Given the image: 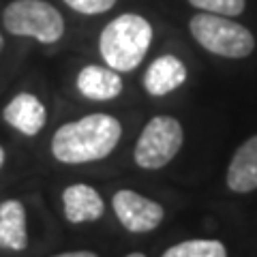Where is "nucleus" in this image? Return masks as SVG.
<instances>
[{"label":"nucleus","mask_w":257,"mask_h":257,"mask_svg":"<svg viewBox=\"0 0 257 257\" xmlns=\"http://www.w3.org/2000/svg\"><path fill=\"white\" fill-rule=\"evenodd\" d=\"M152 43V26L138 13L114 18L99 35V52L109 69L128 73L142 64Z\"/></svg>","instance_id":"f03ea898"},{"label":"nucleus","mask_w":257,"mask_h":257,"mask_svg":"<svg viewBox=\"0 0 257 257\" xmlns=\"http://www.w3.org/2000/svg\"><path fill=\"white\" fill-rule=\"evenodd\" d=\"M187 82V67L178 56L163 54L144 73V88L150 96H165Z\"/></svg>","instance_id":"1a4fd4ad"},{"label":"nucleus","mask_w":257,"mask_h":257,"mask_svg":"<svg viewBox=\"0 0 257 257\" xmlns=\"http://www.w3.org/2000/svg\"><path fill=\"white\" fill-rule=\"evenodd\" d=\"M64 5H69L71 9L82 15H99L107 13L116 5V0H64Z\"/></svg>","instance_id":"2eb2a0df"},{"label":"nucleus","mask_w":257,"mask_h":257,"mask_svg":"<svg viewBox=\"0 0 257 257\" xmlns=\"http://www.w3.org/2000/svg\"><path fill=\"white\" fill-rule=\"evenodd\" d=\"M126 257H146V255H144V253H128Z\"/></svg>","instance_id":"a211bd4d"},{"label":"nucleus","mask_w":257,"mask_h":257,"mask_svg":"<svg viewBox=\"0 0 257 257\" xmlns=\"http://www.w3.org/2000/svg\"><path fill=\"white\" fill-rule=\"evenodd\" d=\"M62 208H64V219L73 225L99 221L103 212H105L101 193L84 182L71 184V187L62 191Z\"/></svg>","instance_id":"6e6552de"},{"label":"nucleus","mask_w":257,"mask_h":257,"mask_svg":"<svg viewBox=\"0 0 257 257\" xmlns=\"http://www.w3.org/2000/svg\"><path fill=\"white\" fill-rule=\"evenodd\" d=\"M26 246V208L20 199H5L0 202V248L24 251Z\"/></svg>","instance_id":"f8f14e48"},{"label":"nucleus","mask_w":257,"mask_h":257,"mask_svg":"<svg viewBox=\"0 0 257 257\" xmlns=\"http://www.w3.org/2000/svg\"><path fill=\"white\" fill-rule=\"evenodd\" d=\"M3 165H5V148L0 146V170H3Z\"/></svg>","instance_id":"f3484780"},{"label":"nucleus","mask_w":257,"mask_h":257,"mask_svg":"<svg viewBox=\"0 0 257 257\" xmlns=\"http://www.w3.org/2000/svg\"><path fill=\"white\" fill-rule=\"evenodd\" d=\"M5 122L20 131L26 138H35L43 131L45 120H47V109L43 101L35 96L32 92H20L7 103L3 109Z\"/></svg>","instance_id":"0eeeda50"},{"label":"nucleus","mask_w":257,"mask_h":257,"mask_svg":"<svg viewBox=\"0 0 257 257\" xmlns=\"http://www.w3.org/2000/svg\"><path fill=\"white\" fill-rule=\"evenodd\" d=\"M54 257H99L92 251H69V253H60V255H54Z\"/></svg>","instance_id":"dca6fc26"},{"label":"nucleus","mask_w":257,"mask_h":257,"mask_svg":"<svg viewBox=\"0 0 257 257\" xmlns=\"http://www.w3.org/2000/svg\"><path fill=\"white\" fill-rule=\"evenodd\" d=\"M161 257H227V248L219 240H184L170 246Z\"/></svg>","instance_id":"ddd939ff"},{"label":"nucleus","mask_w":257,"mask_h":257,"mask_svg":"<svg viewBox=\"0 0 257 257\" xmlns=\"http://www.w3.org/2000/svg\"><path fill=\"white\" fill-rule=\"evenodd\" d=\"M225 182L234 193H251L257 189V135L238 146L227 167Z\"/></svg>","instance_id":"9b49d317"},{"label":"nucleus","mask_w":257,"mask_h":257,"mask_svg":"<svg viewBox=\"0 0 257 257\" xmlns=\"http://www.w3.org/2000/svg\"><path fill=\"white\" fill-rule=\"evenodd\" d=\"M122 77L118 71L101 64H88L77 73V90L90 101H111L122 92Z\"/></svg>","instance_id":"9d476101"},{"label":"nucleus","mask_w":257,"mask_h":257,"mask_svg":"<svg viewBox=\"0 0 257 257\" xmlns=\"http://www.w3.org/2000/svg\"><path fill=\"white\" fill-rule=\"evenodd\" d=\"M193 39L206 52L223 58H246L255 50V37L242 24L225 15L197 13L189 22Z\"/></svg>","instance_id":"7ed1b4c3"},{"label":"nucleus","mask_w":257,"mask_h":257,"mask_svg":"<svg viewBox=\"0 0 257 257\" xmlns=\"http://www.w3.org/2000/svg\"><path fill=\"white\" fill-rule=\"evenodd\" d=\"M122 138V124L111 114H88L62 124L52 138V155L67 165L94 163L109 157Z\"/></svg>","instance_id":"f257e3e1"},{"label":"nucleus","mask_w":257,"mask_h":257,"mask_svg":"<svg viewBox=\"0 0 257 257\" xmlns=\"http://www.w3.org/2000/svg\"><path fill=\"white\" fill-rule=\"evenodd\" d=\"M195 9L204 13H214V15H225V18H236V15L244 13L246 0H189Z\"/></svg>","instance_id":"4468645a"},{"label":"nucleus","mask_w":257,"mask_h":257,"mask_svg":"<svg viewBox=\"0 0 257 257\" xmlns=\"http://www.w3.org/2000/svg\"><path fill=\"white\" fill-rule=\"evenodd\" d=\"M111 208L120 225L131 234H146L157 229L165 216V208L159 202L131 189L116 191L111 197Z\"/></svg>","instance_id":"423d86ee"},{"label":"nucleus","mask_w":257,"mask_h":257,"mask_svg":"<svg viewBox=\"0 0 257 257\" xmlns=\"http://www.w3.org/2000/svg\"><path fill=\"white\" fill-rule=\"evenodd\" d=\"M3 47H5V39H3V35H0V52H3Z\"/></svg>","instance_id":"6ab92c4d"},{"label":"nucleus","mask_w":257,"mask_h":257,"mask_svg":"<svg viewBox=\"0 0 257 257\" xmlns=\"http://www.w3.org/2000/svg\"><path fill=\"white\" fill-rule=\"evenodd\" d=\"M3 26L9 35L30 37L52 45L64 35V18L45 0H13L3 11Z\"/></svg>","instance_id":"20e7f679"},{"label":"nucleus","mask_w":257,"mask_h":257,"mask_svg":"<svg viewBox=\"0 0 257 257\" xmlns=\"http://www.w3.org/2000/svg\"><path fill=\"white\" fill-rule=\"evenodd\" d=\"M184 142L182 124L172 116H155L144 126L133 157L142 170H161L178 155Z\"/></svg>","instance_id":"39448f33"}]
</instances>
